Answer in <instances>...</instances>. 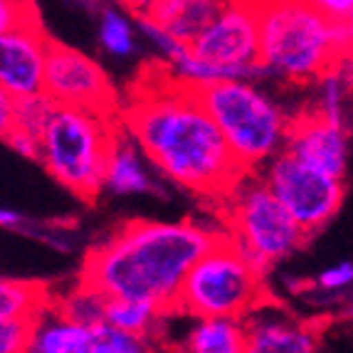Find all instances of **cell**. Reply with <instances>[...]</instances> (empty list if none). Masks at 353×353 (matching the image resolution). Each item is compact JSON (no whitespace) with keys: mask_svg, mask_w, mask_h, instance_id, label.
<instances>
[{"mask_svg":"<svg viewBox=\"0 0 353 353\" xmlns=\"http://www.w3.org/2000/svg\"><path fill=\"white\" fill-rule=\"evenodd\" d=\"M124 126L168 181L205 198L223 201L250 168L205 109L198 89L168 77L146 84L124 109Z\"/></svg>","mask_w":353,"mask_h":353,"instance_id":"6da1fadb","label":"cell"},{"mask_svg":"<svg viewBox=\"0 0 353 353\" xmlns=\"http://www.w3.org/2000/svg\"><path fill=\"white\" fill-rule=\"evenodd\" d=\"M220 235L201 225L131 220L84 257L79 284L106 299H141L178 312V296L193 265Z\"/></svg>","mask_w":353,"mask_h":353,"instance_id":"7a4b0ae2","label":"cell"},{"mask_svg":"<svg viewBox=\"0 0 353 353\" xmlns=\"http://www.w3.org/2000/svg\"><path fill=\"white\" fill-rule=\"evenodd\" d=\"M262 65L292 82L321 79L351 62L348 20H334L309 0H257Z\"/></svg>","mask_w":353,"mask_h":353,"instance_id":"3957f363","label":"cell"},{"mask_svg":"<svg viewBox=\"0 0 353 353\" xmlns=\"http://www.w3.org/2000/svg\"><path fill=\"white\" fill-rule=\"evenodd\" d=\"M119 129L114 114L57 104L42 134L40 163L70 193L94 203L106 188V165Z\"/></svg>","mask_w":353,"mask_h":353,"instance_id":"277c9868","label":"cell"},{"mask_svg":"<svg viewBox=\"0 0 353 353\" xmlns=\"http://www.w3.org/2000/svg\"><path fill=\"white\" fill-rule=\"evenodd\" d=\"M265 270L232 235H220L188 272L178 296V312L195 319H248L265 301Z\"/></svg>","mask_w":353,"mask_h":353,"instance_id":"5b68a950","label":"cell"},{"mask_svg":"<svg viewBox=\"0 0 353 353\" xmlns=\"http://www.w3.org/2000/svg\"><path fill=\"white\" fill-rule=\"evenodd\" d=\"M195 89L230 148L250 171L284 151L289 121L250 79H223Z\"/></svg>","mask_w":353,"mask_h":353,"instance_id":"8992f818","label":"cell"},{"mask_svg":"<svg viewBox=\"0 0 353 353\" xmlns=\"http://www.w3.org/2000/svg\"><path fill=\"white\" fill-rule=\"evenodd\" d=\"M228 201L230 235L259 265L270 270L309 240L306 230L272 193L265 178H254L252 171L225 195Z\"/></svg>","mask_w":353,"mask_h":353,"instance_id":"52a82bcc","label":"cell"},{"mask_svg":"<svg viewBox=\"0 0 353 353\" xmlns=\"http://www.w3.org/2000/svg\"><path fill=\"white\" fill-rule=\"evenodd\" d=\"M190 50L220 79H252L265 74L257 0H228L210 25L190 42Z\"/></svg>","mask_w":353,"mask_h":353,"instance_id":"ba28073f","label":"cell"},{"mask_svg":"<svg viewBox=\"0 0 353 353\" xmlns=\"http://www.w3.org/2000/svg\"><path fill=\"white\" fill-rule=\"evenodd\" d=\"M262 178L309 237L329 225L343 203V178L319 171L287 151L270 159Z\"/></svg>","mask_w":353,"mask_h":353,"instance_id":"9c48e42d","label":"cell"},{"mask_svg":"<svg viewBox=\"0 0 353 353\" xmlns=\"http://www.w3.org/2000/svg\"><path fill=\"white\" fill-rule=\"evenodd\" d=\"M45 92L59 106H77L99 114L117 112V92L106 72L92 57L62 42L50 45Z\"/></svg>","mask_w":353,"mask_h":353,"instance_id":"30bf717a","label":"cell"},{"mask_svg":"<svg viewBox=\"0 0 353 353\" xmlns=\"http://www.w3.org/2000/svg\"><path fill=\"white\" fill-rule=\"evenodd\" d=\"M50 40L37 18V10L18 20L0 35V87L12 97L45 92Z\"/></svg>","mask_w":353,"mask_h":353,"instance_id":"8fae6325","label":"cell"},{"mask_svg":"<svg viewBox=\"0 0 353 353\" xmlns=\"http://www.w3.org/2000/svg\"><path fill=\"white\" fill-rule=\"evenodd\" d=\"M284 151L319 171L343 178L348 161V139L343 124L326 117L321 109H306L289 121Z\"/></svg>","mask_w":353,"mask_h":353,"instance_id":"7c38bea8","label":"cell"},{"mask_svg":"<svg viewBox=\"0 0 353 353\" xmlns=\"http://www.w3.org/2000/svg\"><path fill=\"white\" fill-rule=\"evenodd\" d=\"M245 326L250 353H306L319 346L316 331L289 316H262L254 309Z\"/></svg>","mask_w":353,"mask_h":353,"instance_id":"4fadbf2b","label":"cell"},{"mask_svg":"<svg viewBox=\"0 0 353 353\" xmlns=\"http://www.w3.org/2000/svg\"><path fill=\"white\" fill-rule=\"evenodd\" d=\"M97 324H82L62 309H42L30 339L32 353H94Z\"/></svg>","mask_w":353,"mask_h":353,"instance_id":"5bb4252c","label":"cell"},{"mask_svg":"<svg viewBox=\"0 0 353 353\" xmlns=\"http://www.w3.org/2000/svg\"><path fill=\"white\" fill-rule=\"evenodd\" d=\"M225 0H159L151 15L165 32L181 42H193L223 10Z\"/></svg>","mask_w":353,"mask_h":353,"instance_id":"9a60e30c","label":"cell"},{"mask_svg":"<svg viewBox=\"0 0 353 353\" xmlns=\"http://www.w3.org/2000/svg\"><path fill=\"white\" fill-rule=\"evenodd\" d=\"M141 146L136 143L129 129H119L112 156H109V165H106V188L121 195L151 193L153 183L141 161Z\"/></svg>","mask_w":353,"mask_h":353,"instance_id":"2e32d148","label":"cell"},{"mask_svg":"<svg viewBox=\"0 0 353 353\" xmlns=\"http://www.w3.org/2000/svg\"><path fill=\"white\" fill-rule=\"evenodd\" d=\"M181 348L195 353H245L248 326L237 316H203L188 331Z\"/></svg>","mask_w":353,"mask_h":353,"instance_id":"e0dca14e","label":"cell"},{"mask_svg":"<svg viewBox=\"0 0 353 353\" xmlns=\"http://www.w3.org/2000/svg\"><path fill=\"white\" fill-rule=\"evenodd\" d=\"M48 296L42 284L3 279L0 284V319H25L37 316L45 309Z\"/></svg>","mask_w":353,"mask_h":353,"instance_id":"ac0fdd59","label":"cell"},{"mask_svg":"<svg viewBox=\"0 0 353 353\" xmlns=\"http://www.w3.org/2000/svg\"><path fill=\"white\" fill-rule=\"evenodd\" d=\"M161 316H165L159 306H153L151 301L141 299H109L106 301V314L104 321L112 326H119L124 331H134V334L148 336L153 324Z\"/></svg>","mask_w":353,"mask_h":353,"instance_id":"d6986e66","label":"cell"},{"mask_svg":"<svg viewBox=\"0 0 353 353\" xmlns=\"http://www.w3.org/2000/svg\"><path fill=\"white\" fill-rule=\"evenodd\" d=\"M99 37H101V45L106 48V52L117 54V57H129L136 48L131 23L121 12L114 10V8L104 10V15H101Z\"/></svg>","mask_w":353,"mask_h":353,"instance_id":"ffe728a7","label":"cell"},{"mask_svg":"<svg viewBox=\"0 0 353 353\" xmlns=\"http://www.w3.org/2000/svg\"><path fill=\"white\" fill-rule=\"evenodd\" d=\"M153 348L148 341V336L134 334V331H124L119 326H112L101 321L97 324V346L94 353H139Z\"/></svg>","mask_w":353,"mask_h":353,"instance_id":"44dd1931","label":"cell"},{"mask_svg":"<svg viewBox=\"0 0 353 353\" xmlns=\"http://www.w3.org/2000/svg\"><path fill=\"white\" fill-rule=\"evenodd\" d=\"M37 316L25 319H0V351L3 353H18L28 351L32 329H35Z\"/></svg>","mask_w":353,"mask_h":353,"instance_id":"7402d4cb","label":"cell"},{"mask_svg":"<svg viewBox=\"0 0 353 353\" xmlns=\"http://www.w3.org/2000/svg\"><path fill=\"white\" fill-rule=\"evenodd\" d=\"M343 79L339 77V70L336 72H329L326 77H321V104L319 109L326 114L329 119L343 124Z\"/></svg>","mask_w":353,"mask_h":353,"instance_id":"603a6c76","label":"cell"},{"mask_svg":"<svg viewBox=\"0 0 353 353\" xmlns=\"http://www.w3.org/2000/svg\"><path fill=\"white\" fill-rule=\"evenodd\" d=\"M353 284V262H339L316 277V287L324 292H343Z\"/></svg>","mask_w":353,"mask_h":353,"instance_id":"cb8c5ba5","label":"cell"},{"mask_svg":"<svg viewBox=\"0 0 353 353\" xmlns=\"http://www.w3.org/2000/svg\"><path fill=\"white\" fill-rule=\"evenodd\" d=\"M309 3L334 20H348L353 10V0H309Z\"/></svg>","mask_w":353,"mask_h":353,"instance_id":"d4e9b609","label":"cell"},{"mask_svg":"<svg viewBox=\"0 0 353 353\" xmlns=\"http://www.w3.org/2000/svg\"><path fill=\"white\" fill-rule=\"evenodd\" d=\"M119 3H121L129 12H134V15H148L151 8L156 6L159 0H119Z\"/></svg>","mask_w":353,"mask_h":353,"instance_id":"484cf974","label":"cell"},{"mask_svg":"<svg viewBox=\"0 0 353 353\" xmlns=\"http://www.w3.org/2000/svg\"><path fill=\"white\" fill-rule=\"evenodd\" d=\"M348 28H351V37H353V10L348 15ZM351 65H353V42H351Z\"/></svg>","mask_w":353,"mask_h":353,"instance_id":"4316f807","label":"cell"},{"mask_svg":"<svg viewBox=\"0 0 353 353\" xmlns=\"http://www.w3.org/2000/svg\"><path fill=\"white\" fill-rule=\"evenodd\" d=\"M89 3H99V0H89Z\"/></svg>","mask_w":353,"mask_h":353,"instance_id":"83f0119b","label":"cell"}]
</instances>
